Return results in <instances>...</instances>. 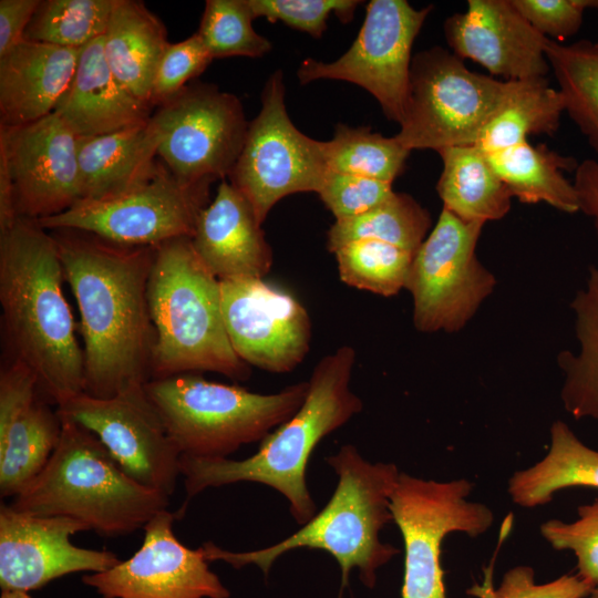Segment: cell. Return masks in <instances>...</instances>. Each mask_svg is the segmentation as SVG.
I'll return each instance as SVG.
<instances>
[{
  "label": "cell",
  "mask_w": 598,
  "mask_h": 598,
  "mask_svg": "<svg viewBox=\"0 0 598 598\" xmlns=\"http://www.w3.org/2000/svg\"><path fill=\"white\" fill-rule=\"evenodd\" d=\"M570 487L598 489V451L584 444L565 422L557 420L550 426L548 453L512 475L508 494L516 505L534 508Z\"/></svg>",
  "instance_id": "obj_27"
},
{
  "label": "cell",
  "mask_w": 598,
  "mask_h": 598,
  "mask_svg": "<svg viewBox=\"0 0 598 598\" xmlns=\"http://www.w3.org/2000/svg\"><path fill=\"white\" fill-rule=\"evenodd\" d=\"M587 598H598V585H596Z\"/></svg>",
  "instance_id": "obj_47"
},
{
  "label": "cell",
  "mask_w": 598,
  "mask_h": 598,
  "mask_svg": "<svg viewBox=\"0 0 598 598\" xmlns=\"http://www.w3.org/2000/svg\"><path fill=\"white\" fill-rule=\"evenodd\" d=\"M144 390L181 456L223 458L289 420L306 400L308 381L260 394L184 373L152 379Z\"/></svg>",
  "instance_id": "obj_7"
},
{
  "label": "cell",
  "mask_w": 598,
  "mask_h": 598,
  "mask_svg": "<svg viewBox=\"0 0 598 598\" xmlns=\"http://www.w3.org/2000/svg\"><path fill=\"white\" fill-rule=\"evenodd\" d=\"M512 89L511 81L470 71L441 47L412 58L408 97L395 135L408 150L475 145Z\"/></svg>",
  "instance_id": "obj_8"
},
{
  "label": "cell",
  "mask_w": 598,
  "mask_h": 598,
  "mask_svg": "<svg viewBox=\"0 0 598 598\" xmlns=\"http://www.w3.org/2000/svg\"><path fill=\"white\" fill-rule=\"evenodd\" d=\"M446 42L492 75L511 80L545 78L548 38L535 30L511 0H468L467 9L444 22Z\"/></svg>",
  "instance_id": "obj_21"
},
{
  "label": "cell",
  "mask_w": 598,
  "mask_h": 598,
  "mask_svg": "<svg viewBox=\"0 0 598 598\" xmlns=\"http://www.w3.org/2000/svg\"><path fill=\"white\" fill-rule=\"evenodd\" d=\"M147 300L155 331L152 379L202 371L249 378L250 365L234 351L225 327L220 280L190 238L156 247Z\"/></svg>",
  "instance_id": "obj_5"
},
{
  "label": "cell",
  "mask_w": 598,
  "mask_h": 598,
  "mask_svg": "<svg viewBox=\"0 0 598 598\" xmlns=\"http://www.w3.org/2000/svg\"><path fill=\"white\" fill-rule=\"evenodd\" d=\"M255 18L270 22L280 21L288 27L321 38L327 20L334 13L340 21L349 22L360 3L358 0H248Z\"/></svg>",
  "instance_id": "obj_40"
},
{
  "label": "cell",
  "mask_w": 598,
  "mask_h": 598,
  "mask_svg": "<svg viewBox=\"0 0 598 598\" xmlns=\"http://www.w3.org/2000/svg\"><path fill=\"white\" fill-rule=\"evenodd\" d=\"M545 53L565 111L598 153V40L561 44L548 39Z\"/></svg>",
  "instance_id": "obj_33"
},
{
  "label": "cell",
  "mask_w": 598,
  "mask_h": 598,
  "mask_svg": "<svg viewBox=\"0 0 598 598\" xmlns=\"http://www.w3.org/2000/svg\"><path fill=\"white\" fill-rule=\"evenodd\" d=\"M248 0H207L197 34L210 58H260L271 51L270 41L252 28Z\"/></svg>",
  "instance_id": "obj_37"
},
{
  "label": "cell",
  "mask_w": 598,
  "mask_h": 598,
  "mask_svg": "<svg viewBox=\"0 0 598 598\" xmlns=\"http://www.w3.org/2000/svg\"><path fill=\"white\" fill-rule=\"evenodd\" d=\"M338 271L344 283L383 297L405 287L414 252L375 239H358L336 249Z\"/></svg>",
  "instance_id": "obj_36"
},
{
  "label": "cell",
  "mask_w": 598,
  "mask_h": 598,
  "mask_svg": "<svg viewBox=\"0 0 598 598\" xmlns=\"http://www.w3.org/2000/svg\"><path fill=\"white\" fill-rule=\"evenodd\" d=\"M0 157L18 217H51L82 200L78 137L56 113L23 125H0Z\"/></svg>",
  "instance_id": "obj_16"
},
{
  "label": "cell",
  "mask_w": 598,
  "mask_h": 598,
  "mask_svg": "<svg viewBox=\"0 0 598 598\" xmlns=\"http://www.w3.org/2000/svg\"><path fill=\"white\" fill-rule=\"evenodd\" d=\"M486 156L512 196L519 202H543L569 214L579 210L574 184L563 174L564 171H576L578 163L574 157L563 156L545 145L534 146L527 141Z\"/></svg>",
  "instance_id": "obj_29"
},
{
  "label": "cell",
  "mask_w": 598,
  "mask_h": 598,
  "mask_svg": "<svg viewBox=\"0 0 598 598\" xmlns=\"http://www.w3.org/2000/svg\"><path fill=\"white\" fill-rule=\"evenodd\" d=\"M151 122L159 136L158 156L188 184L229 177L249 126L239 99L210 83L186 85L156 106Z\"/></svg>",
  "instance_id": "obj_13"
},
{
  "label": "cell",
  "mask_w": 598,
  "mask_h": 598,
  "mask_svg": "<svg viewBox=\"0 0 598 598\" xmlns=\"http://www.w3.org/2000/svg\"><path fill=\"white\" fill-rule=\"evenodd\" d=\"M431 224L429 212L412 196L393 190L368 212L336 219L327 234V248L333 252L353 240L375 239L415 252Z\"/></svg>",
  "instance_id": "obj_32"
},
{
  "label": "cell",
  "mask_w": 598,
  "mask_h": 598,
  "mask_svg": "<svg viewBox=\"0 0 598 598\" xmlns=\"http://www.w3.org/2000/svg\"><path fill=\"white\" fill-rule=\"evenodd\" d=\"M202 39L195 32L177 43H169L158 64L152 90V106H158L200 75L212 62Z\"/></svg>",
  "instance_id": "obj_41"
},
{
  "label": "cell",
  "mask_w": 598,
  "mask_h": 598,
  "mask_svg": "<svg viewBox=\"0 0 598 598\" xmlns=\"http://www.w3.org/2000/svg\"><path fill=\"white\" fill-rule=\"evenodd\" d=\"M473 487L466 478L437 482L400 473L390 509L404 544L402 598H446L444 537L451 533L477 537L494 522L487 505L467 499Z\"/></svg>",
  "instance_id": "obj_9"
},
{
  "label": "cell",
  "mask_w": 598,
  "mask_h": 598,
  "mask_svg": "<svg viewBox=\"0 0 598 598\" xmlns=\"http://www.w3.org/2000/svg\"><path fill=\"white\" fill-rule=\"evenodd\" d=\"M159 136L151 118L109 134L78 137L82 200L121 196L147 183L158 171Z\"/></svg>",
  "instance_id": "obj_25"
},
{
  "label": "cell",
  "mask_w": 598,
  "mask_h": 598,
  "mask_svg": "<svg viewBox=\"0 0 598 598\" xmlns=\"http://www.w3.org/2000/svg\"><path fill=\"white\" fill-rule=\"evenodd\" d=\"M220 292L228 338L244 362L274 373L302 362L311 322L297 299L260 278L220 280Z\"/></svg>",
  "instance_id": "obj_17"
},
{
  "label": "cell",
  "mask_w": 598,
  "mask_h": 598,
  "mask_svg": "<svg viewBox=\"0 0 598 598\" xmlns=\"http://www.w3.org/2000/svg\"><path fill=\"white\" fill-rule=\"evenodd\" d=\"M573 184L577 193L579 210L594 218L598 235V162L586 159L578 164Z\"/></svg>",
  "instance_id": "obj_45"
},
{
  "label": "cell",
  "mask_w": 598,
  "mask_h": 598,
  "mask_svg": "<svg viewBox=\"0 0 598 598\" xmlns=\"http://www.w3.org/2000/svg\"><path fill=\"white\" fill-rule=\"evenodd\" d=\"M250 203L229 182L202 212L193 237L195 252L219 279H262L272 266V250Z\"/></svg>",
  "instance_id": "obj_22"
},
{
  "label": "cell",
  "mask_w": 598,
  "mask_h": 598,
  "mask_svg": "<svg viewBox=\"0 0 598 598\" xmlns=\"http://www.w3.org/2000/svg\"><path fill=\"white\" fill-rule=\"evenodd\" d=\"M90 530L64 516H38L0 506V588L29 592L73 573H101L121 560L112 551L78 547L71 536Z\"/></svg>",
  "instance_id": "obj_19"
},
{
  "label": "cell",
  "mask_w": 598,
  "mask_h": 598,
  "mask_svg": "<svg viewBox=\"0 0 598 598\" xmlns=\"http://www.w3.org/2000/svg\"><path fill=\"white\" fill-rule=\"evenodd\" d=\"M152 110L114 76L102 37L81 49L73 79L54 113L76 137H89L146 123Z\"/></svg>",
  "instance_id": "obj_24"
},
{
  "label": "cell",
  "mask_w": 598,
  "mask_h": 598,
  "mask_svg": "<svg viewBox=\"0 0 598 598\" xmlns=\"http://www.w3.org/2000/svg\"><path fill=\"white\" fill-rule=\"evenodd\" d=\"M323 152L329 172L392 183L402 173L411 151L395 136L385 137L370 127L340 123L333 137L323 142Z\"/></svg>",
  "instance_id": "obj_34"
},
{
  "label": "cell",
  "mask_w": 598,
  "mask_h": 598,
  "mask_svg": "<svg viewBox=\"0 0 598 598\" xmlns=\"http://www.w3.org/2000/svg\"><path fill=\"white\" fill-rule=\"evenodd\" d=\"M168 45L164 23L142 1L114 0L103 37L106 62L117 81L151 106L155 74Z\"/></svg>",
  "instance_id": "obj_26"
},
{
  "label": "cell",
  "mask_w": 598,
  "mask_h": 598,
  "mask_svg": "<svg viewBox=\"0 0 598 598\" xmlns=\"http://www.w3.org/2000/svg\"><path fill=\"white\" fill-rule=\"evenodd\" d=\"M338 475V484L327 505L296 533L269 547L230 551L206 542L202 548L208 561L221 560L234 568L256 565L267 576L282 554L298 549H321L338 561L341 589L357 568L362 582L372 588L377 570L400 550L380 540L381 529L393 522L390 497L400 471L393 463H370L351 445H343L326 458Z\"/></svg>",
  "instance_id": "obj_4"
},
{
  "label": "cell",
  "mask_w": 598,
  "mask_h": 598,
  "mask_svg": "<svg viewBox=\"0 0 598 598\" xmlns=\"http://www.w3.org/2000/svg\"><path fill=\"white\" fill-rule=\"evenodd\" d=\"M392 183L360 175L328 172L317 193L336 219L354 217L382 203Z\"/></svg>",
  "instance_id": "obj_42"
},
{
  "label": "cell",
  "mask_w": 598,
  "mask_h": 598,
  "mask_svg": "<svg viewBox=\"0 0 598 598\" xmlns=\"http://www.w3.org/2000/svg\"><path fill=\"white\" fill-rule=\"evenodd\" d=\"M595 585L576 575L537 585L530 566H516L507 570L497 588L493 585V564L484 568L482 584L467 589L476 598H587Z\"/></svg>",
  "instance_id": "obj_38"
},
{
  "label": "cell",
  "mask_w": 598,
  "mask_h": 598,
  "mask_svg": "<svg viewBox=\"0 0 598 598\" xmlns=\"http://www.w3.org/2000/svg\"><path fill=\"white\" fill-rule=\"evenodd\" d=\"M0 598H32L29 592L22 590H2Z\"/></svg>",
  "instance_id": "obj_46"
},
{
  "label": "cell",
  "mask_w": 598,
  "mask_h": 598,
  "mask_svg": "<svg viewBox=\"0 0 598 598\" xmlns=\"http://www.w3.org/2000/svg\"><path fill=\"white\" fill-rule=\"evenodd\" d=\"M61 420V437L51 457L10 507L70 517L104 537L144 528L167 509L169 497L132 480L96 435L74 421Z\"/></svg>",
  "instance_id": "obj_6"
},
{
  "label": "cell",
  "mask_w": 598,
  "mask_h": 598,
  "mask_svg": "<svg viewBox=\"0 0 598 598\" xmlns=\"http://www.w3.org/2000/svg\"><path fill=\"white\" fill-rule=\"evenodd\" d=\"M174 520L167 509L156 514L138 550L105 571L85 574L82 582L102 598H229L202 546L190 549L177 539Z\"/></svg>",
  "instance_id": "obj_18"
},
{
  "label": "cell",
  "mask_w": 598,
  "mask_h": 598,
  "mask_svg": "<svg viewBox=\"0 0 598 598\" xmlns=\"http://www.w3.org/2000/svg\"><path fill=\"white\" fill-rule=\"evenodd\" d=\"M56 411L96 435L132 480L168 497L174 493L181 453L144 386L105 399L83 392Z\"/></svg>",
  "instance_id": "obj_15"
},
{
  "label": "cell",
  "mask_w": 598,
  "mask_h": 598,
  "mask_svg": "<svg viewBox=\"0 0 598 598\" xmlns=\"http://www.w3.org/2000/svg\"><path fill=\"white\" fill-rule=\"evenodd\" d=\"M564 100L546 78L512 80V89L483 128L476 146L494 153L524 141L528 135H553L559 127Z\"/></svg>",
  "instance_id": "obj_31"
},
{
  "label": "cell",
  "mask_w": 598,
  "mask_h": 598,
  "mask_svg": "<svg viewBox=\"0 0 598 598\" xmlns=\"http://www.w3.org/2000/svg\"><path fill=\"white\" fill-rule=\"evenodd\" d=\"M437 153L443 169L436 190L443 208L463 220L483 224L508 213L513 196L480 147L453 146Z\"/></svg>",
  "instance_id": "obj_28"
},
{
  "label": "cell",
  "mask_w": 598,
  "mask_h": 598,
  "mask_svg": "<svg viewBox=\"0 0 598 598\" xmlns=\"http://www.w3.org/2000/svg\"><path fill=\"white\" fill-rule=\"evenodd\" d=\"M570 307L580 349L576 354L564 350L557 355L564 373L560 399L574 419L598 422V266L589 268L587 286L577 291Z\"/></svg>",
  "instance_id": "obj_30"
},
{
  "label": "cell",
  "mask_w": 598,
  "mask_h": 598,
  "mask_svg": "<svg viewBox=\"0 0 598 598\" xmlns=\"http://www.w3.org/2000/svg\"><path fill=\"white\" fill-rule=\"evenodd\" d=\"M114 0L41 1L24 40L82 49L104 37Z\"/></svg>",
  "instance_id": "obj_35"
},
{
  "label": "cell",
  "mask_w": 598,
  "mask_h": 598,
  "mask_svg": "<svg viewBox=\"0 0 598 598\" xmlns=\"http://www.w3.org/2000/svg\"><path fill=\"white\" fill-rule=\"evenodd\" d=\"M40 0H0V56L24 40Z\"/></svg>",
  "instance_id": "obj_44"
},
{
  "label": "cell",
  "mask_w": 598,
  "mask_h": 598,
  "mask_svg": "<svg viewBox=\"0 0 598 598\" xmlns=\"http://www.w3.org/2000/svg\"><path fill=\"white\" fill-rule=\"evenodd\" d=\"M354 362L350 346L323 357L313 368L300 409L262 439L254 455L244 460L181 456L187 499L209 487L255 482L283 495L296 522L308 523L317 513L306 482L310 455L324 436L362 410L361 399L350 389Z\"/></svg>",
  "instance_id": "obj_3"
},
{
  "label": "cell",
  "mask_w": 598,
  "mask_h": 598,
  "mask_svg": "<svg viewBox=\"0 0 598 598\" xmlns=\"http://www.w3.org/2000/svg\"><path fill=\"white\" fill-rule=\"evenodd\" d=\"M517 11L544 37L564 40L576 34L584 12L598 9V0H511Z\"/></svg>",
  "instance_id": "obj_43"
},
{
  "label": "cell",
  "mask_w": 598,
  "mask_h": 598,
  "mask_svg": "<svg viewBox=\"0 0 598 598\" xmlns=\"http://www.w3.org/2000/svg\"><path fill=\"white\" fill-rule=\"evenodd\" d=\"M432 6L413 8L405 0H372L358 37L339 59H306L297 71L300 84L341 80L371 93L388 120L401 124L408 97L411 51Z\"/></svg>",
  "instance_id": "obj_14"
},
{
  "label": "cell",
  "mask_w": 598,
  "mask_h": 598,
  "mask_svg": "<svg viewBox=\"0 0 598 598\" xmlns=\"http://www.w3.org/2000/svg\"><path fill=\"white\" fill-rule=\"evenodd\" d=\"M35 375L9 360L0 373V494H20L44 468L62 433V420Z\"/></svg>",
  "instance_id": "obj_20"
},
{
  "label": "cell",
  "mask_w": 598,
  "mask_h": 598,
  "mask_svg": "<svg viewBox=\"0 0 598 598\" xmlns=\"http://www.w3.org/2000/svg\"><path fill=\"white\" fill-rule=\"evenodd\" d=\"M80 52L23 40L0 56V125H23L53 113L73 79Z\"/></svg>",
  "instance_id": "obj_23"
},
{
  "label": "cell",
  "mask_w": 598,
  "mask_h": 598,
  "mask_svg": "<svg viewBox=\"0 0 598 598\" xmlns=\"http://www.w3.org/2000/svg\"><path fill=\"white\" fill-rule=\"evenodd\" d=\"M328 172L323 142L305 135L291 122L285 104L282 71H275L264 86L260 111L249 122L229 183L264 224L283 197L318 193Z\"/></svg>",
  "instance_id": "obj_10"
},
{
  "label": "cell",
  "mask_w": 598,
  "mask_h": 598,
  "mask_svg": "<svg viewBox=\"0 0 598 598\" xmlns=\"http://www.w3.org/2000/svg\"><path fill=\"white\" fill-rule=\"evenodd\" d=\"M483 226L442 208L414 252L404 289L412 295L413 324L420 332L461 330L494 290V275L475 254Z\"/></svg>",
  "instance_id": "obj_11"
},
{
  "label": "cell",
  "mask_w": 598,
  "mask_h": 598,
  "mask_svg": "<svg viewBox=\"0 0 598 598\" xmlns=\"http://www.w3.org/2000/svg\"><path fill=\"white\" fill-rule=\"evenodd\" d=\"M76 299L84 393L112 398L152 379L155 331L147 285L156 247H130L71 229L52 235Z\"/></svg>",
  "instance_id": "obj_1"
},
{
  "label": "cell",
  "mask_w": 598,
  "mask_h": 598,
  "mask_svg": "<svg viewBox=\"0 0 598 598\" xmlns=\"http://www.w3.org/2000/svg\"><path fill=\"white\" fill-rule=\"evenodd\" d=\"M55 240L18 217L0 233V303L9 360L25 365L54 405L83 393L84 358L63 295Z\"/></svg>",
  "instance_id": "obj_2"
},
{
  "label": "cell",
  "mask_w": 598,
  "mask_h": 598,
  "mask_svg": "<svg viewBox=\"0 0 598 598\" xmlns=\"http://www.w3.org/2000/svg\"><path fill=\"white\" fill-rule=\"evenodd\" d=\"M209 186L182 182L161 163L152 179L128 193L104 200H80L37 223L45 230H78L122 246L157 247L193 237L209 204Z\"/></svg>",
  "instance_id": "obj_12"
},
{
  "label": "cell",
  "mask_w": 598,
  "mask_h": 598,
  "mask_svg": "<svg viewBox=\"0 0 598 598\" xmlns=\"http://www.w3.org/2000/svg\"><path fill=\"white\" fill-rule=\"evenodd\" d=\"M571 523L548 519L540 527L542 536L556 550H571L577 558V574L598 585V499L577 508Z\"/></svg>",
  "instance_id": "obj_39"
}]
</instances>
